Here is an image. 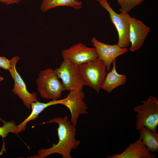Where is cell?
Listing matches in <instances>:
<instances>
[{
  "mask_svg": "<svg viewBox=\"0 0 158 158\" xmlns=\"http://www.w3.org/2000/svg\"><path fill=\"white\" fill-rule=\"evenodd\" d=\"M50 123H56L59 125L58 142L54 144L49 148L41 149L38 151L37 154L28 157V158H44L54 153L61 155L63 158H72L71 153V150L76 148L80 142L75 138V126L69 121L67 115L63 117L54 118L42 124Z\"/></svg>",
  "mask_w": 158,
  "mask_h": 158,
  "instance_id": "1",
  "label": "cell"
},
{
  "mask_svg": "<svg viewBox=\"0 0 158 158\" xmlns=\"http://www.w3.org/2000/svg\"><path fill=\"white\" fill-rule=\"evenodd\" d=\"M143 104L135 106L133 110L137 113L136 128L144 127L152 132L157 131L158 125V99L151 95Z\"/></svg>",
  "mask_w": 158,
  "mask_h": 158,
  "instance_id": "2",
  "label": "cell"
},
{
  "mask_svg": "<svg viewBox=\"0 0 158 158\" xmlns=\"http://www.w3.org/2000/svg\"><path fill=\"white\" fill-rule=\"evenodd\" d=\"M54 70L48 68L41 71L36 80L37 90L42 98L56 100L66 90Z\"/></svg>",
  "mask_w": 158,
  "mask_h": 158,
  "instance_id": "3",
  "label": "cell"
},
{
  "mask_svg": "<svg viewBox=\"0 0 158 158\" xmlns=\"http://www.w3.org/2000/svg\"><path fill=\"white\" fill-rule=\"evenodd\" d=\"M78 69L85 85L98 93L107 75L106 67L103 62L98 58L79 65Z\"/></svg>",
  "mask_w": 158,
  "mask_h": 158,
  "instance_id": "4",
  "label": "cell"
},
{
  "mask_svg": "<svg viewBox=\"0 0 158 158\" xmlns=\"http://www.w3.org/2000/svg\"><path fill=\"white\" fill-rule=\"evenodd\" d=\"M97 0L109 12L111 20L116 29L118 36L117 45L121 48H126L130 44L128 13L121 12L120 13H117L111 8L107 0Z\"/></svg>",
  "mask_w": 158,
  "mask_h": 158,
  "instance_id": "5",
  "label": "cell"
},
{
  "mask_svg": "<svg viewBox=\"0 0 158 158\" xmlns=\"http://www.w3.org/2000/svg\"><path fill=\"white\" fill-rule=\"evenodd\" d=\"M66 90H76L85 85L80 75L78 66L70 61L63 59L60 66L54 70Z\"/></svg>",
  "mask_w": 158,
  "mask_h": 158,
  "instance_id": "6",
  "label": "cell"
},
{
  "mask_svg": "<svg viewBox=\"0 0 158 158\" xmlns=\"http://www.w3.org/2000/svg\"><path fill=\"white\" fill-rule=\"evenodd\" d=\"M20 58L18 56L13 57L11 59V66L8 70L14 81V86L12 91L23 101L24 105L28 109L31 104L38 101L37 93H30L27 90L26 84L16 69V64Z\"/></svg>",
  "mask_w": 158,
  "mask_h": 158,
  "instance_id": "7",
  "label": "cell"
},
{
  "mask_svg": "<svg viewBox=\"0 0 158 158\" xmlns=\"http://www.w3.org/2000/svg\"><path fill=\"white\" fill-rule=\"evenodd\" d=\"M61 54L63 59L68 60L78 66L98 58L95 48L88 47L81 43L63 50Z\"/></svg>",
  "mask_w": 158,
  "mask_h": 158,
  "instance_id": "8",
  "label": "cell"
},
{
  "mask_svg": "<svg viewBox=\"0 0 158 158\" xmlns=\"http://www.w3.org/2000/svg\"><path fill=\"white\" fill-rule=\"evenodd\" d=\"M91 42L95 49L98 59L105 64L107 71H111V65L114 61L119 56L127 53L126 48H121L118 45L107 44L102 43L93 37Z\"/></svg>",
  "mask_w": 158,
  "mask_h": 158,
  "instance_id": "9",
  "label": "cell"
},
{
  "mask_svg": "<svg viewBox=\"0 0 158 158\" xmlns=\"http://www.w3.org/2000/svg\"><path fill=\"white\" fill-rule=\"evenodd\" d=\"M128 17L130 22L129 38L131 46L129 50L134 51L140 48L145 42L150 28L135 18Z\"/></svg>",
  "mask_w": 158,
  "mask_h": 158,
  "instance_id": "10",
  "label": "cell"
},
{
  "mask_svg": "<svg viewBox=\"0 0 158 158\" xmlns=\"http://www.w3.org/2000/svg\"><path fill=\"white\" fill-rule=\"evenodd\" d=\"M70 91L67 96L68 101L67 107L71 113L70 121L76 126L79 116L81 114L88 113L87 111V107L83 101L85 96L82 89Z\"/></svg>",
  "mask_w": 158,
  "mask_h": 158,
  "instance_id": "11",
  "label": "cell"
},
{
  "mask_svg": "<svg viewBox=\"0 0 158 158\" xmlns=\"http://www.w3.org/2000/svg\"><path fill=\"white\" fill-rule=\"evenodd\" d=\"M157 154L150 152L142 140L139 138L129 146L122 153L109 155L107 158H154Z\"/></svg>",
  "mask_w": 158,
  "mask_h": 158,
  "instance_id": "12",
  "label": "cell"
},
{
  "mask_svg": "<svg viewBox=\"0 0 158 158\" xmlns=\"http://www.w3.org/2000/svg\"><path fill=\"white\" fill-rule=\"evenodd\" d=\"M66 100V98H65L59 100H52L46 103L40 102L38 101L32 102L30 106L32 109L30 114L27 118L17 126L18 133L24 130L27 123L31 121L35 120L40 113L45 109L50 106L57 104L64 105Z\"/></svg>",
  "mask_w": 158,
  "mask_h": 158,
  "instance_id": "13",
  "label": "cell"
},
{
  "mask_svg": "<svg viewBox=\"0 0 158 158\" xmlns=\"http://www.w3.org/2000/svg\"><path fill=\"white\" fill-rule=\"evenodd\" d=\"M112 63V68L107 74L101 87V88L108 93L111 92L117 87L124 85L127 81L125 74H120L117 72L116 60H114Z\"/></svg>",
  "mask_w": 158,
  "mask_h": 158,
  "instance_id": "14",
  "label": "cell"
},
{
  "mask_svg": "<svg viewBox=\"0 0 158 158\" xmlns=\"http://www.w3.org/2000/svg\"><path fill=\"white\" fill-rule=\"evenodd\" d=\"M138 130L140 133L145 147L150 152L154 153L158 151V133L157 131L152 132L145 127L139 128Z\"/></svg>",
  "mask_w": 158,
  "mask_h": 158,
  "instance_id": "15",
  "label": "cell"
},
{
  "mask_svg": "<svg viewBox=\"0 0 158 158\" xmlns=\"http://www.w3.org/2000/svg\"><path fill=\"white\" fill-rule=\"evenodd\" d=\"M82 6V2L80 0H42L40 7L41 11L45 12L59 6H69L79 10Z\"/></svg>",
  "mask_w": 158,
  "mask_h": 158,
  "instance_id": "16",
  "label": "cell"
},
{
  "mask_svg": "<svg viewBox=\"0 0 158 158\" xmlns=\"http://www.w3.org/2000/svg\"><path fill=\"white\" fill-rule=\"evenodd\" d=\"M0 121L3 123L2 126L0 127V137L6 138L8 133L18 134V126L16 122L13 121H6L2 119L0 116Z\"/></svg>",
  "mask_w": 158,
  "mask_h": 158,
  "instance_id": "17",
  "label": "cell"
},
{
  "mask_svg": "<svg viewBox=\"0 0 158 158\" xmlns=\"http://www.w3.org/2000/svg\"><path fill=\"white\" fill-rule=\"evenodd\" d=\"M121 7L120 12L128 13L131 9L141 4L145 0H116Z\"/></svg>",
  "mask_w": 158,
  "mask_h": 158,
  "instance_id": "18",
  "label": "cell"
},
{
  "mask_svg": "<svg viewBox=\"0 0 158 158\" xmlns=\"http://www.w3.org/2000/svg\"><path fill=\"white\" fill-rule=\"evenodd\" d=\"M11 66V61L6 58L0 56V67L9 70Z\"/></svg>",
  "mask_w": 158,
  "mask_h": 158,
  "instance_id": "19",
  "label": "cell"
},
{
  "mask_svg": "<svg viewBox=\"0 0 158 158\" xmlns=\"http://www.w3.org/2000/svg\"><path fill=\"white\" fill-rule=\"evenodd\" d=\"M22 0H0V1L7 5L19 3Z\"/></svg>",
  "mask_w": 158,
  "mask_h": 158,
  "instance_id": "20",
  "label": "cell"
},
{
  "mask_svg": "<svg viewBox=\"0 0 158 158\" xmlns=\"http://www.w3.org/2000/svg\"><path fill=\"white\" fill-rule=\"evenodd\" d=\"M4 78L0 75V82L4 80Z\"/></svg>",
  "mask_w": 158,
  "mask_h": 158,
  "instance_id": "21",
  "label": "cell"
}]
</instances>
